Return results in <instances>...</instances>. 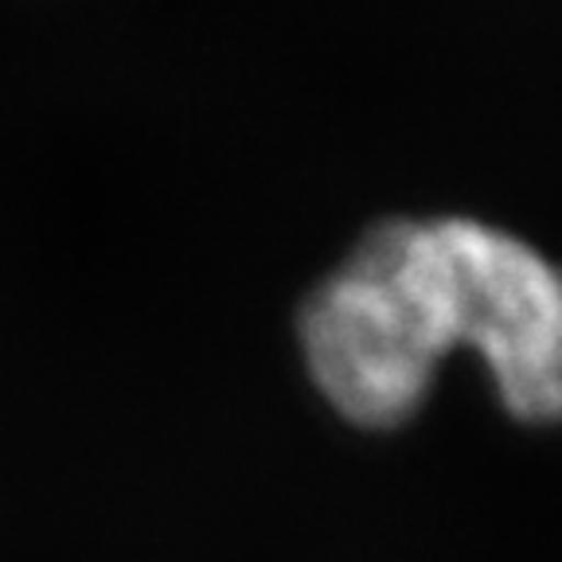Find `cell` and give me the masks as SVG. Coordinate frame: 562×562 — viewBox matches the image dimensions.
<instances>
[{
  "mask_svg": "<svg viewBox=\"0 0 562 562\" xmlns=\"http://www.w3.org/2000/svg\"><path fill=\"white\" fill-rule=\"evenodd\" d=\"M321 403L360 434L411 426L441 363L473 351L516 426L562 411V285L536 246L481 220L371 223L297 308Z\"/></svg>",
  "mask_w": 562,
  "mask_h": 562,
  "instance_id": "obj_1",
  "label": "cell"
}]
</instances>
